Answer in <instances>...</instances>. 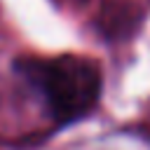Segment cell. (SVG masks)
Wrapping results in <instances>:
<instances>
[{"mask_svg":"<svg viewBox=\"0 0 150 150\" xmlns=\"http://www.w3.org/2000/svg\"><path fill=\"white\" fill-rule=\"evenodd\" d=\"M16 70L42 94L52 117L63 124L84 117L101 96V70L89 59H23Z\"/></svg>","mask_w":150,"mask_h":150,"instance_id":"1","label":"cell"}]
</instances>
